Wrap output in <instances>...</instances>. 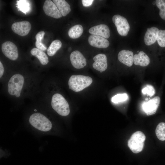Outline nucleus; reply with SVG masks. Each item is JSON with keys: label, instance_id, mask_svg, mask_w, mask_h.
<instances>
[{"label": "nucleus", "instance_id": "1", "mask_svg": "<svg viewBox=\"0 0 165 165\" xmlns=\"http://www.w3.org/2000/svg\"><path fill=\"white\" fill-rule=\"evenodd\" d=\"M93 82L92 78L82 75H73L70 78L69 88L75 92H79L90 86Z\"/></svg>", "mask_w": 165, "mask_h": 165}, {"label": "nucleus", "instance_id": "2", "mask_svg": "<svg viewBox=\"0 0 165 165\" xmlns=\"http://www.w3.org/2000/svg\"><path fill=\"white\" fill-rule=\"evenodd\" d=\"M29 121L31 125L41 131H48L52 127V124L50 121L45 116L39 113L31 115Z\"/></svg>", "mask_w": 165, "mask_h": 165}, {"label": "nucleus", "instance_id": "3", "mask_svg": "<svg viewBox=\"0 0 165 165\" xmlns=\"http://www.w3.org/2000/svg\"><path fill=\"white\" fill-rule=\"evenodd\" d=\"M51 105L53 109L59 114L63 116L68 115L70 112L69 104L61 94L57 93L52 97Z\"/></svg>", "mask_w": 165, "mask_h": 165}, {"label": "nucleus", "instance_id": "4", "mask_svg": "<svg viewBox=\"0 0 165 165\" xmlns=\"http://www.w3.org/2000/svg\"><path fill=\"white\" fill-rule=\"evenodd\" d=\"M146 137L141 131H138L133 134L128 141V145L134 153H138L142 151Z\"/></svg>", "mask_w": 165, "mask_h": 165}, {"label": "nucleus", "instance_id": "5", "mask_svg": "<svg viewBox=\"0 0 165 165\" xmlns=\"http://www.w3.org/2000/svg\"><path fill=\"white\" fill-rule=\"evenodd\" d=\"M24 79L21 75L16 74L13 75L10 79L8 85V90L11 95L17 97L20 96L24 84Z\"/></svg>", "mask_w": 165, "mask_h": 165}, {"label": "nucleus", "instance_id": "6", "mask_svg": "<svg viewBox=\"0 0 165 165\" xmlns=\"http://www.w3.org/2000/svg\"><path fill=\"white\" fill-rule=\"evenodd\" d=\"M112 21L116 27L119 34L121 36H127L130 30V25L126 19L119 15H114Z\"/></svg>", "mask_w": 165, "mask_h": 165}, {"label": "nucleus", "instance_id": "7", "mask_svg": "<svg viewBox=\"0 0 165 165\" xmlns=\"http://www.w3.org/2000/svg\"><path fill=\"white\" fill-rule=\"evenodd\" d=\"M2 50L3 54L11 60L14 61L18 57L17 48L11 42L7 41L2 43Z\"/></svg>", "mask_w": 165, "mask_h": 165}, {"label": "nucleus", "instance_id": "8", "mask_svg": "<svg viewBox=\"0 0 165 165\" xmlns=\"http://www.w3.org/2000/svg\"><path fill=\"white\" fill-rule=\"evenodd\" d=\"M31 28L30 23L27 21L15 22L11 26L12 31L15 33L21 36L27 35L31 30Z\"/></svg>", "mask_w": 165, "mask_h": 165}, {"label": "nucleus", "instance_id": "9", "mask_svg": "<svg viewBox=\"0 0 165 165\" xmlns=\"http://www.w3.org/2000/svg\"><path fill=\"white\" fill-rule=\"evenodd\" d=\"M160 100L159 97L156 96L143 103L142 108L147 116L152 115L156 113L159 106Z\"/></svg>", "mask_w": 165, "mask_h": 165}, {"label": "nucleus", "instance_id": "10", "mask_svg": "<svg viewBox=\"0 0 165 165\" xmlns=\"http://www.w3.org/2000/svg\"><path fill=\"white\" fill-rule=\"evenodd\" d=\"M70 60L73 66L76 69L82 68L87 64L85 58L78 50L74 51L71 53Z\"/></svg>", "mask_w": 165, "mask_h": 165}, {"label": "nucleus", "instance_id": "11", "mask_svg": "<svg viewBox=\"0 0 165 165\" xmlns=\"http://www.w3.org/2000/svg\"><path fill=\"white\" fill-rule=\"evenodd\" d=\"M43 9L46 15L54 18L58 19L62 16L55 4L51 0H46L45 1Z\"/></svg>", "mask_w": 165, "mask_h": 165}, {"label": "nucleus", "instance_id": "12", "mask_svg": "<svg viewBox=\"0 0 165 165\" xmlns=\"http://www.w3.org/2000/svg\"><path fill=\"white\" fill-rule=\"evenodd\" d=\"M88 41L90 45L97 48H105L109 45V42L106 38L99 35H90Z\"/></svg>", "mask_w": 165, "mask_h": 165}, {"label": "nucleus", "instance_id": "13", "mask_svg": "<svg viewBox=\"0 0 165 165\" xmlns=\"http://www.w3.org/2000/svg\"><path fill=\"white\" fill-rule=\"evenodd\" d=\"M94 62L93 64V68L102 72L106 70L108 67L107 58L106 55L103 53L98 54L93 58Z\"/></svg>", "mask_w": 165, "mask_h": 165}, {"label": "nucleus", "instance_id": "14", "mask_svg": "<svg viewBox=\"0 0 165 165\" xmlns=\"http://www.w3.org/2000/svg\"><path fill=\"white\" fill-rule=\"evenodd\" d=\"M89 32L92 35H99L105 38L110 36V30L108 27L105 24H100L91 28Z\"/></svg>", "mask_w": 165, "mask_h": 165}, {"label": "nucleus", "instance_id": "15", "mask_svg": "<svg viewBox=\"0 0 165 165\" xmlns=\"http://www.w3.org/2000/svg\"><path fill=\"white\" fill-rule=\"evenodd\" d=\"M159 31L158 29L154 27L147 29L144 36V42L146 45H151L156 41Z\"/></svg>", "mask_w": 165, "mask_h": 165}, {"label": "nucleus", "instance_id": "16", "mask_svg": "<svg viewBox=\"0 0 165 165\" xmlns=\"http://www.w3.org/2000/svg\"><path fill=\"white\" fill-rule=\"evenodd\" d=\"M133 53L132 51L123 50L118 53V58L121 62L128 67H131L133 63Z\"/></svg>", "mask_w": 165, "mask_h": 165}, {"label": "nucleus", "instance_id": "17", "mask_svg": "<svg viewBox=\"0 0 165 165\" xmlns=\"http://www.w3.org/2000/svg\"><path fill=\"white\" fill-rule=\"evenodd\" d=\"M133 62L136 65L145 67L149 64L150 60L145 52L141 51L139 52L138 54L134 55Z\"/></svg>", "mask_w": 165, "mask_h": 165}, {"label": "nucleus", "instance_id": "18", "mask_svg": "<svg viewBox=\"0 0 165 165\" xmlns=\"http://www.w3.org/2000/svg\"><path fill=\"white\" fill-rule=\"evenodd\" d=\"M62 16L67 15L71 12L70 5L64 0H53Z\"/></svg>", "mask_w": 165, "mask_h": 165}, {"label": "nucleus", "instance_id": "19", "mask_svg": "<svg viewBox=\"0 0 165 165\" xmlns=\"http://www.w3.org/2000/svg\"><path fill=\"white\" fill-rule=\"evenodd\" d=\"M31 53L36 57L41 64L45 65L49 62L48 58L46 53L37 48H34L31 51Z\"/></svg>", "mask_w": 165, "mask_h": 165}, {"label": "nucleus", "instance_id": "20", "mask_svg": "<svg viewBox=\"0 0 165 165\" xmlns=\"http://www.w3.org/2000/svg\"><path fill=\"white\" fill-rule=\"evenodd\" d=\"M83 31L82 26L80 24L74 25L68 30V34L69 37L72 39L79 37L82 34Z\"/></svg>", "mask_w": 165, "mask_h": 165}, {"label": "nucleus", "instance_id": "21", "mask_svg": "<svg viewBox=\"0 0 165 165\" xmlns=\"http://www.w3.org/2000/svg\"><path fill=\"white\" fill-rule=\"evenodd\" d=\"M62 46V43L59 40L53 41L50 44L47 50L48 55L50 56H54Z\"/></svg>", "mask_w": 165, "mask_h": 165}, {"label": "nucleus", "instance_id": "22", "mask_svg": "<svg viewBox=\"0 0 165 165\" xmlns=\"http://www.w3.org/2000/svg\"><path fill=\"white\" fill-rule=\"evenodd\" d=\"M17 6L18 10L24 13H27L30 10L29 1L26 0H19L16 1Z\"/></svg>", "mask_w": 165, "mask_h": 165}, {"label": "nucleus", "instance_id": "23", "mask_svg": "<svg viewBox=\"0 0 165 165\" xmlns=\"http://www.w3.org/2000/svg\"><path fill=\"white\" fill-rule=\"evenodd\" d=\"M45 33L43 31H41L38 32L35 36L36 41L35 45L37 48L43 51H46L47 47L42 42Z\"/></svg>", "mask_w": 165, "mask_h": 165}, {"label": "nucleus", "instance_id": "24", "mask_svg": "<svg viewBox=\"0 0 165 165\" xmlns=\"http://www.w3.org/2000/svg\"><path fill=\"white\" fill-rule=\"evenodd\" d=\"M156 136L160 141L165 140V123L161 122L157 126L155 130Z\"/></svg>", "mask_w": 165, "mask_h": 165}, {"label": "nucleus", "instance_id": "25", "mask_svg": "<svg viewBox=\"0 0 165 165\" xmlns=\"http://www.w3.org/2000/svg\"><path fill=\"white\" fill-rule=\"evenodd\" d=\"M156 4L160 9L159 14L160 17L165 20V0H156Z\"/></svg>", "mask_w": 165, "mask_h": 165}, {"label": "nucleus", "instance_id": "26", "mask_svg": "<svg viewBox=\"0 0 165 165\" xmlns=\"http://www.w3.org/2000/svg\"><path fill=\"white\" fill-rule=\"evenodd\" d=\"M157 40L160 46L165 47V30H159Z\"/></svg>", "mask_w": 165, "mask_h": 165}, {"label": "nucleus", "instance_id": "27", "mask_svg": "<svg viewBox=\"0 0 165 165\" xmlns=\"http://www.w3.org/2000/svg\"><path fill=\"white\" fill-rule=\"evenodd\" d=\"M128 96L126 94H119L115 95L112 98V101L115 103L124 101L127 98Z\"/></svg>", "mask_w": 165, "mask_h": 165}, {"label": "nucleus", "instance_id": "28", "mask_svg": "<svg viewBox=\"0 0 165 165\" xmlns=\"http://www.w3.org/2000/svg\"><path fill=\"white\" fill-rule=\"evenodd\" d=\"M143 94H147L150 96H153L155 93V90L153 87L151 85H148L142 90Z\"/></svg>", "mask_w": 165, "mask_h": 165}, {"label": "nucleus", "instance_id": "29", "mask_svg": "<svg viewBox=\"0 0 165 165\" xmlns=\"http://www.w3.org/2000/svg\"><path fill=\"white\" fill-rule=\"evenodd\" d=\"M94 1L93 0H82V2L84 6L88 7L92 4Z\"/></svg>", "mask_w": 165, "mask_h": 165}, {"label": "nucleus", "instance_id": "30", "mask_svg": "<svg viewBox=\"0 0 165 165\" xmlns=\"http://www.w3.org/2000/svg\"><path fill=\"white\" fill-rule=\"evenodd\" d=\"M4 72V67L1 61H0V78H1Z\"/></svg>", "mask_w": 165, "mask_h": 165}, {"label": "nucleus", "instance_id": "31", "mask_svg": "<svg viewBox=\"0 0 165 165\" xmlns=\"http://www.w3.org/2000/svg\"><path fill=\"white\" fill-rule=\"evenodd\" d=\"M71 47H69L68 49V50L69 51H71Z\"/></svg>", "mask_w": 165, "mask_h": 165}]
</instances>
